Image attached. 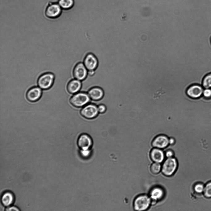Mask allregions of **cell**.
<instances>
[{"mask_svg":"<svg viewBox=\"0 0 211 211\" xmlns=\"http://www.w3.org/2000/svg\"><path fill=\"white\" fill-rule=\"evenodd\" d=\"M90 100V98L88 94L80 92L74 94L70 98V102L73 106L80 108L88 104Z\"/></svg>","mask_w":211,"mask_h":211,"instance_id":"obj_1","label":"cell"},{"mask_svg":"<svg viewBox=\"0 0 211 211\" xmlns=\"http://www.w3.org/2000/svg\"><path fill=\"white\" fill-rule=\"evenodd\" d=\"M54 79V75L52 73H44L38 78L37 81V85L42 90H48L53 86Z\"/></svg>","mask_w":211,"mask_h":211,"instance_id":"obj_2","label":"cell"},{"mask_svg":"<svg viewBox=\"0 0 211 211\" xmlns=\"http://www.w3.org/2000/svg\"><path fill=\"white\" fill-rule=\"evenodd\" d=\"M177 167L176 159L173 158H168L163 162L162 167V171L164 175L170 176L175 172Z\"/></svg>","mask_w":211,"mask_h":211,"instance_id":"obj_3","label":"cell"},{"mask_svg":"<svg viewBox=\"0 0 211 211\" xmlns=\"http://www.w3.org/2000/svg\"><path fill=\"white\" fill-rule=\"evenodd\" d=\"M151 202L150 198L147 196L140 195L137 197L134 201V209L137 211L146 210L149 207Z\"/></svg>","mask_w":211,"mask_h":211,"instance_id":"obj_4","label":"cell"},{"mask_svg":"<svg viewBox=\"0 0 211 211\" xmlns=\"http://www.w3.org/2000/svg\"><path fill=\"white\" fill-rule=\"evenodd\" d=\"M73 74L75 79L80 81L85 80L88 75V70L83 62H78L74 66L73 70Z\"/></svg>","mask_w":211,"mask_h":211,"instance_id":"obj_5","label":"cell"},{"mask_svg":"<svg viewBox=\"0 0 211 211\" xmlns=\"http://www.w3.org/2000/svg\"><path fill=\"white\" fill-rule=\"evenodd\" d=\"M98 107L93 104H87L80 111L81 115L85 118L91 119L96 117L99 113Z\"/></svg>","mask_w":211,"mask_h":211,"instance_id":"obj_6","label":"cell"},{"mask_svg":"<svg viewBox=\"0 0 211 211\" xmlns=\"http://www.w3.org/2000/svg\"><path fill=\"white\" fill-rule=\"evenodd\" d=\"M83 62L88 71L95 70L99 65L97 58L91 53H88L86 54Z\"/></svg>","mask_w":211,"mask_h":211,"instance_id":"obj_7","label":"cell"},{"mask_svg":"<svg viewBox=\"0 0 211 211\" xmlns=\"http://www.w3.org/2000/svg\"><path fill=\"white\" fill-rule=\"evenodd\" d=\"M92 144V139L87 134H82L79 136L78 139L77 145L81 150H90Z\"/></svg>","mask_w":211,"mask_h":211,"instance_id":"obj_8","label":"cell"},{"mask_svg":"<svg viewBox=\"0 0 211 211\" xmlns=\"http://www.w3.org/2000/svg\"><path fill=\"white\" fill-rule=\"evenodd\" d=\"M169 138L164 134H159L153 140L151 145L154 148L160 149L165 148L169 145Z\"/></svg>","mask_w":211,"mask_h":211,"instance_id":"obj_9","label":"cell"},{"mask_svg":"<svg viewBox=\"0 0 211 211\" xmlns=\"http://www.w3.org/2000/svg\"><path fill=\"white\" fill-rule=\"evenodd\" d=\"M61 12V7L59 4L52 3L49 4L46 8L45 14L48 18L54 19L58 17Z\"/></svg>","mask_w":211,"mask_h":211,"instance_id":"obj_10","label":"cell"},{"mask_svg":"<svg viewBox=\"0 0 211 211\" xmlns=\"http://www.w3.org/2000/svg\"><path fill=\"white\" fill-rule=\"evenodd\" d=\"M42 89L40 87H34L31 88L27 91L26 98L29 101L34 102L38 101L42 95Z\"/></svg>","mask_w":211,"mask_h":211,"instance_id":"obj_11","label":"cell"},{"mask_svg":"<svg viewBox=\"0 0 211 211\" xmlns=\"http://www.w3.org/2000/svg\"><path fill=\"white\" fill-rule=\"evenodd\" d=\"M204 88L202 86L197 84L192 85L186 90L187 95L193 99L198 98L202 95Z\"/></svg>","mask_w":211,"mask_h":211,"instance_id":"obj_12","label":"cell"},{"mask_svg":"<svg viewBox=\"0 0 211 211\" xmlns=\"http://www.w3.org/2000/svg\"><path fill=\"white\" fill-rule=\"evenodd\" d=\"M82 87L81 81L76 79L70 81L67 86L68 91L71 94H75L79 91Z\"/></svg>","mask_w":211,"mask_h":211,"instance_id":"obj_13","label":"cell"},{"mask_svg":"<svg viewBox=\"0 0 211 211\" xmlns=\"http://www.w3.org/2000/svg\"><path fill=\"white\" fill-rule=\"evenodd\" d=\"M90 99L94 101H98L101 99L104 95L103 90L98 87H95L90 89L88 92Z\"/></svg>","mask_w":211,"mask_h":211,"instance_id":"obj_14","label":"cell"},{"mask_svg":"<svg viewBox=\"0 0 211 211\" xmlns=\"http://www.w3.org/2000/svg\"><path fill=\"white\" fill-rule=\"evenodd\" d=\"M150 156L154 162L160 163L163 161L165 155L161 149L154 148L151 150Z\"/></svg>","mask_w":211,"mask_h":211,"instance_id":"obj_15","label":"cell"},{"mask_svg":"<svg viewBox=\"0 0 211 211\" xmlns=\"http://www.w3.org/2000/svg\"><path fill=\"white\" fill-rule=\"evenodd\" d=\"M14 197L12 193L10 192H6L2 195L1 197V202L5 206H9L13 202Z\"/></svg>","mask_w":211,"mask_h":211,"instance_id":"obj_16","label":"cell"},{"mask_svg":"<svg viewBox=\"0 0 211 211\" xmlns=\"http://www.w3.org/2000/svg\"><path fill=\"white\" fill-rule=\"evenodd\" d=\"M163 190L160 187H155L152 189L150 192V199L156 201L162 199L164 195Z\"/></svg>","mask_w":211,"mask_h":211,"instance_id":"obj_17","label":"cell"},{"mask_svg":"<svg viewBox=\"0 0 211 211\" xmlns=\"http://www.w3.org/2000/svg\"><path fill=\"white\" fill-rule=\"evenodd\" d=\"M74 0H59L58 4L61 8L69 10L72 8L74 5Z\"/></svg>","mask_w":211,"mask_h":211,"instance_id":"obj_18","label":"cell"},{"mask_svg":"<svg viewBox=\"0 0 211 211\" xmlns=\"http://www.w3.org/2000/svg\"><path fill=\"white\" fill-rule=\"evenodd\" d=\"M202 86L204 89L211 88V72L207 74L204 78Z\"/></svg>","mask_w":211,"mask_h":211,"instance_id":"obj_19","label":"cell"},{"mask_svg":"<svg viewBox=\"0 0 211 211\" xmlns=\"http://www.w3.org/2000/svg\"><path fill=\"white\" fill-rule=\"evenodd\" d=\"M162 169L160 163L155 162L153 163L150 167V170L152 173L156 174L158 173Z\"/></svg>","mask_w":211,"mask_h":211,"instance_id":"obj_20","label":"cell"},{"mask_svg":"<svg viewBox=\"0 0 211 211\" xmlns=\"http://www.w3.org/2000/svg\"><path fill=\"white\" fill-rule=\"evenodd\" d=\"M203 193L206 197L211 198V181L208 182L205 185Z\"/></svg>","mask_w":211,"mask_h":211,"instance_id":"obj_21","label":"cell"},{"mask_svg":"<svg viewBox=\"0 0 211 211\" xmlns=\"http://www.w3.org/2000/svg\"><path fill=\"white\" fill-rule=\"evenodd\" d=\"M205 185L202 183H198L196 184L194 187L195 191L197 193L200 194L203 192Z\"/></svg>","mask_w":211,"mask_h":211,"instance_id":"obj_22","label":"cell"},{"mask_svg":"<svg viewBox=\"0 0 211 211\" xmlns=\"http://www.w3.org/2000/svg\"><path fill=\"white\" fill-rule=\"evenodd\" d=\"M202 95L207 98H211V88L204 89Z\"/></svg>","mask_w":211,"mask_h":211,"instance_id":"obj_23","label":"cell"},{"mask_svg":"<svg viewBox=\"0 0 211 211\" xmlns=\"http://www.w3.org/2000/svg\"><path fill=\"white\" fill-rule=\"evenodd\" d=\"M97 107L99 112L100 113H103L106 111V107L103 104H100Z\"/></svg>","mask_w":211,"mask_h":211,"instance_id":"obj_24","label":"cell"},{"mask_svg":"<svg viewBox=\"0 0 211 211\" xmlns=\"http://www.w3.org/2000/svg\"><path fill=\"white\" fill-rule=\"evenodd\" d=\"M80 154L82 156L84 157L89 156L91 154V151L90 150H81Z\"/></svg>","mask_w":211,"mask_h":211,"instance_id":"obj_25","label":"cell"},{"mask_svg":"<svg viewBox=\"0 0 211 211\" xmlns=\"http://www.w3.org/2000/svg\"><path fill=\"white\" fill-rule=\"evenodd\" d=\"M165 155L167 158L172 157L174 155V153L171 150H169L166 152Z\"/></svg>","mask_w":211,"mask_h":211,"instance_id":"obj_26","label":"cell"},{"mask_svg":"<svg viewBox=\"0 0 211 211\" xmlns=\"http://www.w3.org/2000/svg\"><path fill=\"white\" fill-rule=\"evenodd\" d=\"M169 138V145L171 146L174 145L176 142L175 139L172 137H170Z\"/></svg>","mask_w":211,"mask_h":211,"instance_id":"obj_27","label":"cell"},{"mask_svg":"<svg viewBox=\"0 0 211 211\" xmlns=\"http://www.w3.org/2000/svg\"><path fill=\"white\" fill-rule=\"evenodd\" d=\"M6 211H19V210L15 207H9L7 208L6 209Z\"/></svg>","mask_w":211,"mask_h":211,"instance_id":"obj_28","label":"cell"},{"mask_svg":"<svg viewBox=\"0 0 211 211\" xmlns=\"http://www.w3.org/2000/svg\"></svg>","mask_w":211,"mask_h":211,"instance_id":"obj_29","label":"cell"}]
</instances>
